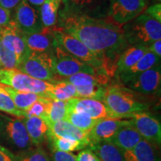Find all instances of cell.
<instances>
[{
  "label": "cell",
  "instance_id": "1",
  "mask_svg": "<svg viewBox=\"0 0 161 161\" xmlns=\"http://www.w3.org/2000/svg\"><path fill=\"white\" fill-rule=\"evenodd\" d=\"M59 27L81 41L103 63L102 69L114 77L121 54L129 47L122 26L109 18L89 16L59 17Z\"/></svg>",
  "mask_w": 161,
  "mask_h": 161
},
{
  "label": "cell",
  "instance_id": "2",
  "mask_svg": "<svg viewBox=\"0 0 161 161\" xmlns=\"http://www.w3.org/2000/svg\"><path fill=\"white\" fill-rule=\"evenodd\" d=\"M140 96L123 84H116L107 86L102 102L111 117L129 119L133 114L146 111L149 108Z\"/></svg>",
  "mask_w": 161,
  "mask_h": 161
},
{
  "label": "cell",
  "instance_id": "3",
  "mask_svg": "<svg viewBox=\"0 0 161 161\" xmlns=\"http://www.w3.org/2000/svg\"><path fill=\"white\" fill-rule=\"evenodd\" d=\"M0 146L15 155L33 148L23 119L0 114Z\"/></svg>",
  "mask_w": 161,
  "mask_h": 161
},
{
  "label": "cell",
  "instance_id": "4",
  "mask_svg": "<svg viewBox=\"0 0 161 161\" xmlns=\"http://www.w3.org/2000/svg\"><path fill=\"white\" fill-rule=\"evenodd\" d=\"M122 30L129 45L147 46L161 39V23L146 13L122 25Z\"/></svg>",
  "mask_w": 161,
  "mask_h": 161
},
{
  "label": "cell",
  "instance_id": "5",
  "mask_svg": "<svg viewBox=\"0 0 161 161\" xmlns=\"http://www.w3.org/2000/svg\"><path fill=\"white\" fill-rule=\"evenodd\" d=\"M17 69L37 79L49 82L57 80L53 52H31L19 62Z\"/></svg>",
  "mask_w": 161,
  "mask_h": 161
},
{
  "label": "cell",
  "instance_id": "6",
  "mask_svg": "<svg viewBox=\"0 0 161 161\" xmlns=\"http://www.w3.org/2000/svg\"><path fill=\"white\" fill-rule=\"evenodd\" d=\"M0 84L19 91L32 92L47 98L52 87V82L31 77L17 69L0 70Z\"/></svg>",
  "mask_w": 161,
  "mask_h": 161
},
{
  "label": "cell",
  "instance_id": "7",
  "mask_svg": "<svg viewBox=\"0 0 161 161\" xmlns=\"http://www.w3.org/2000/svg\"><path fill=\"white\" fill-rule=\"evenodd\" d=\"M55 43L66 52L95 69H102L103 63L78 38L60 27L54 26ZM104 70V69H103Z\"/></svg>",
  "mask_w": 161,
  "mask_h": 161
},
{
  "label": "cell",
  "instance_id": "8",
  "mask_svg": "<svg viewBox=\"0 0 161 161\" xmlns=\"http://www.w3.org/2000/svg\"><path fill=\"white\" fill-rule=\"evenodd\" d=\"M53 55L55 58V73L60 77L67 78L78 72H85L91 75H95L98 70L101 69H95L83 63L64 50L55 43V41L54 45Z\"/></svg>",
  "mask_w": 161,
  "mask_h": 161
},
{
  "label": "cell",
  "instance_id": "9",
  "mask_svg": "<svg viewBox=\"0 0 161 161\" xmlns=\"http://www.w3.org/2000/svg\"><path fill=\"white\" fill-rule=\"evenodd\" d=\"M146 8V0H109L108 16L122 26L141 14Z\"/></svg>",
  "mask_w": 161,
  "mask_h": 161
},
{
  "label": "cell",
  "instance_id": "10",
  "mask_svg": "<svg viewBox=\"0 0 161 161\" xmlns=\"http://www.w3.org/2000/svg\"><path fill=\"white\" fill-rule=\"evenodd\" d=\"M11 21L23 33H38L44 29L40 9L31 6L27 0H22L15 8Z\"/></svg>",
  "mask_w": 161,
  "mask_h": 161
},
{
  "label": "cell",
  "instance_id": "11",
  "mask_svg": "<svg viewBox=\"0 0 161 161\" xmlns=\"http://www.w3.org/2000/svg\"><path fill=\"white\" fill-rule=\"evenodd\" d=\"M161 84L160 64L128 78L122 84L143 96H152L160 91Z\"/></svg>",
  "mask_w": 161,
  "mask_h": 161
},
{
  "label": "cell",
  "instance_id": "12",
  "mask_svg": "<svg viewBox=\"0 0 161 161\" xmlns=\"http://www.w3.org/2000/svg\"><path fill=\"white\" fill-rule=\"evenodd\" d=\"M63 8L59 17L64 16H89L98 17L104 8L108 11V0H61Z\"/></svg>",
  "mask_w": 161,
  "mask_h": 161
},
{
  "label": "cell",
  "instance_id": "13",
  "mask_svg": "<svg viewBox=\"0 0 161 161\" xmlns=\"http://www.w3.org/2000/svg\"><path fill=\"white\" fill-rule=\"evenodd\" d=\"M129 119L142 139L160 146L161 125L158 119L149 113L142 111L133 114Z\"/></svg>",
  "mask_w": 161,
  "mask_h": 161
},
{
  "label": "cell",
  "instance_id": "14",
  "mask_svg": "<svg viewBox=\"0 0 161 161\" xmlns=\"http://www.w3.org/2000/svg\"><path fill=\"white\" fill-rule=\"evenodd\" d=\"M0 41L10 51L15 54L19 62L27 56L31 51L29 49L24 40L22 32L12 23L0 29Z\"/></svg>",
  "mask_w": 161,
  "mask_h": 161
},
{
  "label": "cell",
  "instance_id": "15",
  "mask_svg": "<svg viewBox=\"0 0 161 161\" xmlns=\"http://www.w3.org/2000/svg\"><path fill=\"white\" fill-rule=\"evenodd\" d=\"M66 111L84 113L94 119L111 117L102 102L91 98H72L66 102Z\"/></svg>",
  "mask_w": 161,
  "mask_h": 161
},
{
  "label": "cell",
  "instance_id": "16",
  "mask_svg": "<svg viewBox=\"0 0 161 161\" xmlns=\"http://www.w3.org/2000/svg\"><path fill=\"white\" fill-rule=\"evenodd\" d=\"M128 121L125 119L115 117H106L98 119L95 125L88 132V138L90 145L102 141L110 140L119 128L125 124Z\"/></svg>",
  "mask_w": 161,
  "mask_h": 161
},
{
  "label": "cell",
  "instance_id": "17",
  "mask_svg": "<svg viewBox=\"0 0 161 161\" xmlns=\"http://www.w3.org/2000/svg\"><path fill=\"white\" fill-rule=\"evenodd\" d=\"M22 35L26 45L31 52H53L55 45L54 26L49 28L44 27V29L38 33L27 34L22 32Z\"/></svg>",
  "mask_w": 161,
  "mask_h": 161
},
{
  "label": "cell",
  "instance_id": "18",
  "mask_svg": "<svg viewBox=\"0 0 161 161\" xmlns=\"http://www.w3.org/2000/svg\"><path fill=\"white\" fill-rule=\"evenodd\" d=\"M142 139V136L132 125L129 119L119 128L116 134L108 141L117 146L122 152H125L131 150Z\"/></svg>",
  "mask_w": 161,
  "mask_h": 161
},
{
  "label": "cell",
  "instance_id": "19",
  "mask_svg": "<svg viewBox=\"0 0 161 161\" xmlns=\"http://www.w3.org/2000/svg\"><path fill=\"white\" fill-rule=\"evenodd\" d=\"M125 161H160L158 146L142 139L131 150L125 151Z\"/></svg>",
  "mask_w": 161,
  "mask_h": 161
},
{
  "label": "cell",
  "instance_id": "20",
  "mask_svg": "<svg viewBox=\"0 0 161 161\" xmlns=\"http://www.w3.org/2000/svg\"><path fill=\"white\" fill-rule=\"evenodd\" d=\"M49 132L54 135L61 137L69 138L79 141L86 148L90 146V142L88 138V134L78 129L66 120H59L48 125Z\"/></svg>",
  "mask_w": 161,
  "mask_h": 161
},
{
  "label": "cell",
  "instance_id": "21",
  "mask_svg": "<svg viewBox=\"0 0 161 161\" xmlns=\"http://www.w3.org/2000/svg\"><path fill=\"white\" fill-rule=\"evenodd\" d=\"M33 146H41L47 139L49 125L43 119L37 116H30L22 119Z\"/></svg>",
  "mask_w": 161,
  "mask_h": 161
},
{
  "label": "cell",
  "instance_id": "22",
  "mask_svg": "<svg viewBox=\"0 0 161 161\" xmlns=\"http://www.w3.org/2000/svg\"><path fill=\"white\" fill-rule=\"evenodd\" d=\"M159 64H160V57L148 51L134 66L117 75V78L119 79L121 84H122L128 78L152 69Z\"/></svg>",
  "mask_w": 161,
  "mask_h": 161
},
{
  "label": "cell",
  "instance_id": "23",
  "mask_svg": "<svg viewBox=\"0 0 161 161\" xmlns=\"http://www.w3.org/2000/svg\"><path fill=\"white\" fill-rule=\"evenodd\" d=\"M147 52H148V47L142 45H134L127 48L117 60L116 77L134 66Z\"/></svg>",
  "mask_w": 161,
  "mask_h": 161
},
{
  "label": "cell",
  "instance_id": "24",
  "mask_svg": "<svg viewBox=\"0 0 161 161\" xmlns=\"http://www.w3.org/2000/svg\"><path fill=\"white\" fill-rule=\"evenodd\" d=\"M101 161H125L123 152L110 141H102L88 147Z\"/></svg>",
  "mask_w": 161,
  "mask_h": 161
},
{
  "label": "cell",
  "instance_id": "25",
  "mask_svg": "<svg viewBox=\"0 0 161 161\" xmlns=\"http://www.w3.org/2000/svg\"><path fill=\"white\" fill-rule=\"evenodd\" d=\"M52 87L49 98L53 100L66 102L70 98L77 97L76 87L65 79H58L52 82Z\"/></svg>",
  "mask_w": 161,
  "mask_h": 161
},
{
  "label": "cell",
  "instance_id": "26",
  "mask_svg": "<svg viewBox=\"0 0 161 161\" xmlns=\"http://www.w3.org/2000/svg\"><path fill=\"white\" fill-rule=\"evenodd\" d=\"M1 85L11 96L16 107L18 109L23 110V111L29 109L32 104L42 97L37 94L32 93V92L19 91V90H14L10 86L3 85V84H1Z\"/></svg>",
  "mask_w": 161,
  "mask_h": 161
},
{
  "label": "cell",
  "instance_id": "27",
  "mask_svg": "<svg viewBox=\"0 0 161 161\" xmlns=\"http://www.w3.org/2000/svg\"><path fill=\"white\" fill-rule=\"evenodd\" d=\"M60 0H45L40 8V17L44 27H53L58 19Z\"/></svg>",
  "mask_w": 161,
  "mask_h": 161
},
{
  "label": "cell",
  "instance_id": "28",
  "mask_svg": "<svg viewBox=\"0 0 161 161\" xmlns=\"http://www.w3.org/2000/svg\"><path fill=\"white\" fill-rule=\"evenodd\" d=\"M47 139L51 145L52 150L60 151L64 152H72L75 151L82 150L86 148L83 143L79 141L69 138L58 136L48 131Z\"/></svg>",
  "mask_w": 161,
  "mask_h": 161
},
{
  "label": "cell",
  "instance_id": "29",
  "mask_svg": "<svg viewBox=\"0 0 161 161\" xmlns=\"http://www.w3.org/2000/svg\"><path fill=\"white\" fill-rule=\"evenodd\" d=\"M66 115V102L53 100L49 98L46 104V118L47 125L59 120H65Z\"/></svg>",
  "mask_w": 161,
  "mask_h": 161
},
{
  "label": "cell",
  "instance_id": "30",
  "mask_svg": "<svg viewBox=\"0 0 161 161\" xmlns=\"http://www.w3.org/2000/svg\"><path fill=\"white\" fill-rule=\"evenodd\" d=\"M65 120L87 134L97 122V120L91 118L84 113L75 111H66Z\"/></svg>",
  "mask_w": 161,
  "mask_h": 161
},
{
  "label": "cell",
  "instance_id": "31",
  "mask_svg": "<svg viewBox=\"0 0 161 161\" xmlns=\"http://www.w3.org/2000/svg\"><path fill=\"white\" fill-rule=\"evenodd\" d=\"M76 87L77 98H91L102 102L103 99L107 86L99 84H91L84 86H78Z\"/></svg>",
  "mask_w": 161,
  "mask_h": 161
},
{
  "label": "cell",
  "instance_id": "32",
  "mask_svg": "<svg viewBox=\"0 0 161 161\" xmlns=\"http://www.w3.org/2000/svg\"><path fill=\"white\" fill-rule=\"evenodd\" d=\"M0 111L17 116L18 118H24L25 114L23 110H20L16 107L13 100L0 84Z\"/></svg>",
  "mask_w": 161,
  "mask_h": 161
},
{
  "label": "cell",
  "instance_id": "33",
  "mask_svg": "<svg viewBox=\"0 0 161 161\" xmlns=\"http://www.w3.org/2000/svg\"><path fill=\"white\" fill-rule=\"evenodd\" d=\"M17 161H51L41 146H37L16 155Z\"/></svg>",
  "mask_w": 161,
  "mask_h": 161
},
{
  "label": "cell",
  "instance_id": "34",
  "mask_svg": "<svg viewBox=\"0 0 161 161\" xmlns=\"http://www.w3.org/2000/svg\"><path fill=\"white\" fill-rule=\"evenodd\" d=\"M19 63V60L17 56L7 49L0 41V64L3 66V69H17Z\"/></svg>",
  "mask_w": 161,
  "mask_h": 161
},
{
  "label": "cell",
  "instance_id": "35",
  "mask_svg": "<svg viewBox=\"0 0 161 161\" xmlns=\"http://www.w3.org/2000/svg\"><path fill=\"white\" fill-rule=\"evenodd\" d=\"M49 98L43 97L35 102L28 110L24 111L25 117L30 116H37L45 120L46 118V104Z\"/></svg>",
  "mask_w": 161,
  "mask_h": 161
},
{
  "label": "cell",
  "instance_id": "36",
  "mask_svg": "<svg viewBox=\"0 0 161 161\" xmlns=\"http://www.w3.org/2000/svg\"><path fill=\"white\" fill-rule=\"evenodd\" d=\"M52 161H78L76 156L71 152H64L52 150Z\"/></svg>",
  "mask_w": 161,
  "mask_h": 161
},
{
  "label": "cell",
  "instance_id": "37",
  "mask_svg": "<svg viewBox=\"0 0 161 161\" xmlns=\"http://www.w3.org/2000/svg\"><path fill=\"white\" fill-rule=\"evenodd\" d=\"M78 161H101L97 155L90 148H85L80 150L76 155Z\"/></svg>",
  "mask_w": 161,
  "mask_h": 161
},
{
  "label": "cell",
  "instance_id": "38",
  "mask_svg": "<svg viewBox=\"0 0 161 161\" xmlns=\"http://www.w3.org/2000/svg\"><path fill=\"white\" fill-rule=\"evenodd\" d=\"M145 13L149 15L150 17L154 18V19L158 20V22L161 23V5L160 3L154 4L150 6L148 8H147Z\"/></svg>",
  "mask_w": 161,
  "mask_h": 161
},
{
  "label": "cell",
  "instance_id": "39",
  "mask_svg": "<svg viewBox=\"0 0 161 161\" xmlns=\"http://www.w3.org/2000/svg\"><path fill=\"white\" fill-rule=\"evenodd\" d=\"M11 21V11L0 5V29L9 25Z\"/></svg>",
  "mask_w": 161,
  "mask_h": 161
},
{
  "label": "cell",
  "instance_id": "40",
  "mask_svg": "<svg viewBox=\"0 0 161 161\" xmlns=\"http://www.w3.org/2000/svg\"><path fill=\"white\" fill-rule=\"evenodd\" d=\"M0 161H17V158L11 151L0 146Z\"/></svg>",
  "mask_w": 161,
  "mask_h": 161
},
{
  "label": "cell",
  "instance_id": "41",
  "mask_svg": "<svg viewBox=\"0 0 161 161\" xmlns=\"http://www.w3.org/2000/svg\"><path fill=\"white\" fill-rule=\"evenodd\" d=\"M148 51L154 53V55H158V57L161 56V40H155L153 43L147 46Z\"/></svg>",
  "mask_w": 161,
  "mask_h": 161
},
{
  "label": "cell",
  "instance_id": "42",
  "mask_svg": "<svg viewBox=\"0 0 161 161\" xmlns=\"http://www.w3.org/2000/svg\"><path fill=\"white\" fill-rule=\"evenodd\" d=\"M22 0H0V5L11 11L14 9Z\"/></svg>",
  "mask_w": 161,
  "mask_h": 161
},
{
  "label": "cell",
  "instance_id": "43",
  "mask_svg": "<svg viewBox=\"0 0 161 161\" xmlns=\"http://www.w3.org/2000/svg\"><path fill=\"white\" fill-rule=\"evenodd\" d=\"M28 3H29L31 6H33L35 8L40 9L41 5H43L45 0H27Z\"/></svg>",
  "mask_w": 161,
  "mask_h": 161
},
{
  "label": "cell",
  "instance_id": "44",
  "mask_svg": "<svg viewBox=\"0 0 161 161\" xmlns=\"http://www.w3.org/2000/svg\"><path fill=\"white\" fill-rule=\"evenodd\" d=\"M2 69H3V66L1 65V64H0V70H1Z\"/></svg>",
  "mask_w": 161,
  "mask_h": 161
},
{
  "label": "cell",
  "instance_id": "45",
  "mask_svg": "<svg viewBox=\"0 0 161 161\" xmlns=\"http://www.w3.org/2000/svg\"><path fill=\"white\" fill-rule=\"evenodd\" d=\"M60 1H61V0H60Z\"/></svg>",
  "mask_w": 161,
  "mask_h": 161
}]
</instances>
